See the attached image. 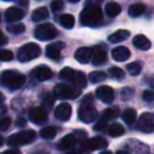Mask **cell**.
I'll return each mask as SVG.
<instances>
[{
	"instance_id": "obj_9",
	"label": "cell",
	"mask_w": 154,
	"mask_h": 154,
	"mask_svg": "<svg viewBox=\"0 0 154 154\" xmlns=\"http://www.w3.org/2000/svg\"><path fill=\"white\" fill-rule=\"evenodd\" d=\"M97 117V111L93 105H80L78 109V118L85 124H91Z\"/></svg>"
},
{
	"instance_id": "obj_38",
	"label": "cell",
	"mask_w": 154,
	"mask_h": 154,
	"mask_svg": "<svg viewBox=\"0 0 154 154\" xmlns=\"http://www.w3.org/2000/svg\"><path fill=\"white\" fill-rule=\"evenodd\" d=\"M12 119L9 116H5V117L1 118V122H0V130L1 131H7L9 129V127L11 126Z\"/></svg>"
},
{
	"instance_id": "obj_23",
	"label": "cell",
	"mask_w": 154,
	"mask_h": 154,
	"mask_svg": "<svg viewBox=\"0 0 154 154\" xmlns=\"http://www.w3.org/2000/svg\"><path fill=\"white\" fill-rule=\"evenodd\" d=\"M122 12V8L118 5L117 2H114V1H110L106 5V13L109 17H115L118 14H120Z\"/></svg>"
},
{
	"instance_id": "obj_45",
	"label": "cell",
	"mask_w": 154,
	"mask_h": 154,
	"mask_svg": "<svg viewBox=\"0 0 154 154\" xmlns=\"http://www.w3.org/2000/svg\"><path fill=\"white\" fill-rule=\"evenodd\" d=\"M103 0H87V5H99Z\"/></svg>"
},
{
	"instance_id": "obj_51",
	"label": "cell",
	"mask_w": 154,
	"mask_h": 154,
	"mask_svg": "<svg viewBox=\"0 0 154 154\" xmlns=\"http://www.w3.org/2000/svg\"><path fill=\"white\" fill-rule=\"evenodd\" d=\"M99 154H113L111 151H109V150H106V151H103V152H100Z\"/></svg>"
},
{
	"instance_id": "obj_6",
	"label": "cell",
	"mask_w": 154,
	"mask_h": 154,
	"mask_svg": "<svg viewBox=\"0 0 154 154\" xmlns=\"http://www.w3.org/2000/svg\"><path fill=\"white\" fill-rule=\"evenodd\" d=\"M34 35L38 40H52L57 36V30L54 26V24L45 22V23L39 24L36 26Z\"/></svg>"
},
{
	"instance_id": "obj_35",
	"label": "cell",
	"mask_w": 154,
	"mask_h": 154,
	"mask_svg": "<svg viewBox=\"0 0 154 154\" xmlns=\"http://www.w3.org/2000/svg\"><path fill=\"white\" fill-rule=\"evenodd\" d=\"M118 113H119V109L118 108H108L103 111V117L106 118L107 120L109 119H114L117 117Z\"/></svg>"
},
{
	"instance_id": "obj_16",
	"label": "cell",
	"mask_w": 154,
	"mask_h": 154,
	"mask_svg": "<svg viewBox=\"0 0 154 154\" xmlns=\"http://www.w3.org/2000/svg\"><path fill=\"white\" fill-rule=\"evenodd\" d=\"M108 61V55L107 52L101 47H95L93 49V57L92 62L94 66H103L107 63Z\"/></svg>"
},
{
	"instance_id": "obj_2",
	"label": "cell",
	"mask_w": 154,
	"mask_h": 154,
	"mask_svg": "<svg viewBox=\"0 0 154 154\" xmlns=\"http://www.w3.org/2000/svg\"><path fill=\"white\" fill-rule=\"evenodd\" d=\"M26 82V76L14 70L3 71L1 74V84L5 88L11 91L20 89Z\"/></svg>"
},
{
	"instance_id": "obj_5",
	"label": "cell",
	"mask_w": 154,
	"mask_h": 154,
	"mask_svg": "<svg viewBox=\"0 0 154 154\" xmlns=\"http://www.w3.org/2000/svg\"><path fill=\"white\" fill-rule=\"evenodd\" d=\"M54 95L59 99H74L80 95V89L74 85L58 84L54 88Z\"/></svg>"
},
{
	"instance_id": "obj_8",
	"label": "cell",
	"mask_w": 154,
	"mask_h": 154,
	"mask_svg": "<svg viewBox=\"0 0 154 154\" xmlns=\"http://www.w3.org/2000/svg\"><path fill=\"white\" fill-rule=\"evenodd\" d=\"M108 147V141L106 138L101 136H95L90 139H85L82 143V148L80 149L89 150V151H95V150L106 149Z\"/></svg>"
},
{
	"instance_id": "obj_50",
	"label": "cell",
	"mask_w": 154,
	"mask_h": 154,
	"mask_svg": "<svg viewBox=\"0 0 154 154\" xmlns=\"http://www.w3.org/2000/svg\"><path fill=\"white\" fill-rule=\"evenodd\" d=\"M1 109H2V110H1V113H2V114H5V112H7V107H5V103H2V107H1Z\"/></svg>"
},
{
	"instance_id": "obj_14",
	"label": "cell",
	"mask_w": 154,
	"mask_h": 154,
	"mask_svg": "<svg viewBox=\"0 0 154 154\" xmlns=\"http://www.w3.org/2000/svg\"><path fill=\"white\" fill-rule=\"evenodd\" d=\"M74 57L79 63H88L93 57V49L92 48H79L78 50H76L74 54Z\"/></svg>"
},
{
	"instance_id": "obj_30",
	"label": "cell",
	"mask_w": 154,
	"mask_h": 154,
	"mask_svg": "<svg viewBox=\"0 0 154 154\" xmlns=\"http://www.w3.org/2000/svg\"><path fill=\"white\" fill-rule=\"evenodd\" d=\"M106 78H107V75L105 72H101V71H94L89 75V80L92 84H98V82H103Z\"/></svg>"
},
{
	"instance_id": "obj_41",
	"label": "cell",
	"mask_w": 154,
	"mask_h": 154,
	"mask_svg": "<svg viewBox=\"0 0 154 154\" xmlns=\"http://www.w3.org/2000/svg\"><path fill=\"white\" fill-rule=\"evenodd\" d=\"M107 124H108V120L106 118H103V116L100 117V119L95 124L94 126V130L95 131H101V130H105V128L107 127Z\"/></svg>"
},
{
	"instance_id": "obj_1",
	"label": "cell",
	"mask_w": 154,
	"mask_h": 154,
	"mask_svg": "<svg viewBox=\"0 0 154 154\" xmlns=\"http://www.w3.org/2000/svg\"><path fill=\"white\" fill-rule=\"evenodd\" d=\"M103 19V14L99 5H87L80 13L79 21L87 26H96Z\"/></svg>"
},
{
	"instance_id": "obj_27",
	"label": "cell",
	"mask_w": 154,
	"mask_h": 154,
	"mask_svg": "<svg viewBox=\"0 0 154 154\" xmlns=\"http://www.w3.org/2000/svg\"><path fill=\"white\" fill-rule=\"evenodd\" d=\"M75 73H76V71L73 70L72 68L66 66V68H63L59 72V78H60V79H62V80H64V82H72L73 79H74Z\"/></svg>"
},
{
	"instance_id": "obj_19",
	"label": "cell",
	"mask_w": 154,
	"mask_h": 154,
	"mask_svg": "<svg viewBox=\"0 0 154 154\" xmlns=\"http://www.w3.org/2000/svg\"><path fill=\"white\" fill-rule=\"evenodd\" d=\"M133 45L135 48L139 50H143V51H147L151 48V42L150 40L145 36V35L138 34L133 38Z\"/></svg>"
},
{
	"instance_id": "obj_15",
	"label": "cell",
	"mask_w": 154,
	"mask_h": 154,
	"mask_svg": "<svg viewBox=\"0 0 154 154\" xmlns=\"http://www.w3.org/2000/svg\"><path fill=\"white\" fill-rule=\"evenodd\" d=\"M5 19L9 22H16L21 20L24 17V11L21 8L11 7L5 11Z\"/></svg>"
},
{
	"instance_id": "obj_31",
	"label": "cell",
	"mask_w": 154,
	"mask_h": 154,
	"mask_svg": "<svg viewBox=\"0 0 154 154\" xmlns=\"http://www.w3.org/2000/svg\"><path fill=\"white\" fill-rule=\"evenodd\" d=\"M40 136L45 139H53L57 134V131L54 127H45L40 130Z\"/></svg>"
},
{
	"instance_id": "obj_53",
	"label": "cell",
	"mask_w": 154,
	"mask_h": 154,
	"mask_svg": "<svg viewBox=\"0 0 154 154\" xmlns=\"http://www.w3.org/2000/svg\"><path fill=\"white\" fill-rule=\"evenodd\" d=\"M68 1H70V2H72V3H76V2H78V1H80V0H68Z\"/></svg>"
},
{
	"instance_id": "obj_42",
	"label": "cell",
	"mask_w": 154,
	"mask_h": 154,
	"mask_svg": "<svg viewBox=\"0 0 154 154\" xmlns=\"http://www.w3.org/2000/svg\"><path fill=\"white\" fill-rule=\"evenodd\" d=\"M143 99L146 101H154V91L146 90L143 93Z\"/></svg>"
},
{
	"instance_id": "obj_40",
	"label": "cell",
	"mask_w": 154,
	"mask_h": 154,
	"mask_svg": "<svg viewBox=\"0 0 154 154\" xmlns=\"http://www.w3.org/2000/svg\"><path fill=\"white\" fill-rule=\"evenodd\" d=\"M133 95H134V90H133L132 88L127 87V88H124L122 90V98L124 99V100H127V99L131 98Z\"/></svg>"
},
{
	"instance_id": "obj_18",
	"label": "cell",
	"mask_w": 154,
	"mask_h": 154,
	"mask_svg": "<svg viewBox=\"0 0 154 154\" xmlns=\"http://www.w3.org/2000/svg\"><path fill=\"white\" fill-rule=\"evenodd\" d=\"M34 74L39 82H45V80L51 79L52 70L47 66H38L34 70Z\"/></svg>"
},
{
	"instance_id": "obj_32",
	"label": "cell",
	"mask_w": 154,
	"mask_h": 154,
	"mask_svg": "<svg viewBox=\"0 0 154 154\" xmlns=\"http://www.w3.org/2000/svg\"><path fill=\"white\" fill-rule=\"evenodd\" d=\"M109 74L115 80H122L125 78V76H126L124 70H122L118 66H111L109 69Z\"/></svg>"
},
{
	"instance_id": "obj_3",
	"label": "cell",
	"mask_w": 154,
	"mask_h": 154,
	"mask_svg": "<svg viewBox=\"0 0 154 154\" xmlns=\"http://www.w3.org/2000/svg\"><path fill=\"white\" fill-rule=\"evenodd\" d=\"M35 139H36V132L34 130H24L12 134L8 138V145L11 147H19V146L33 143Z\"/></svg>"
},
{
	"instance_id": "obj_26",
	"label": "cell",
	"mask_w": 154,
	"mask_h": 154,
	"mask_svg": "<svg viewBox=\"0 0 154 154\" xmlns=\"http://www.w3.org/2000/svg\"><path fill=\"white\" fill-rule=\"evenodd\" d=\"M146 11V5L143 3H134V5H130L128 10V14L131 17H138L141 14H143Z\"/></svg>"
},
{
	"instance_id": "obj_21",
	"label": "cell",
	"mask_w": 154,
	"mask_h": 154,
	"mask_svg": "<svg viewBox=\"0 0 154 154\" xmlns=\"http://www.w3.org/2000/svg\"><path fill=\"white\" fill-rule=\"evenodd\" d=\"M130 36V32L127 30H118L115 33H113L112 35L109 36V41L111 43H118L122 42V41L126 40L127 38H129Z\"/></svg>"
},
{
	"instance_id": "obj_54",
	"label": "cell",
	"mask_w": 154,
	"mask_h": 154,
	"mask_svg": "<svg viewBox=\"0 0 154 154\" xmlns=\"http://www.w3.org/2000/svg\"><path fill=\"white\" fill-rule=\"evenodd\" d=\"M3 1H12V0H3Z\"/></svg>"
},
{
	"instance_id": "obj_10",
	"label": "cell",
	"mask_w": 154,
	"mask_h": 154,
	"mask_svg": "<svg viewBox=\"0 0 154 154\" xmlns=\"http://www.w3.org/2000/svg\"><path fill=\"white\" fill-rule=\"evenodd\" d=\"M29 118L33 124L41 125L47 122L48 119V112L45 108L43 107H34L31 108L29 111Z\"/></svg>"
},
{
	"instance_id": "obj_46",
	"label": "cell",
	"mask_w": 154,
	"mask_h": 154,
	"mask_svg": "<svg viewBox=\"0 0 154 154\" xmlns=\"http://www.w3.org/2000/svg\"><path fill=\"white\" fill-rule=\"evenodd\" d=\"M2 154H21V152L17 149H10V150H7L5 151Z\"/></svg>"
},
{
	"instance_id": "obj_17",
	"label": "cell",
	"mask_w": 154,
	"mask_h": 154,
	"mask_svg": "<svg viewBox=\"0 0 154 154\" xmlns=\"http://www.w3.org/2000/svg\"><path fill=\"white\" fill-rule=\"evenodd\" d=\"M131 56L130 50L127 47H117L115 49L112 50V57L116 61H126L127 59H129Z\"/></svg>"
},
{
	"instance_id": "obj_7",
	"label": "cell",
	"mask_w": 154,
	"mask_h": 154,
	"mask_svg": "<svg viewBox=\"0 0 154 154\" xmlns=\"http://www.w3.org/2000/svg\"><path fill=\"white\" fill-rule=\"evenodd\" d=\"M136 128L143 133L154 132V113L146 112V113L141 114L137 122Z\"/></svg>"
},
{
	"instance_id": "obj_43",
	"label": "cell",
	"mask_w": 154,
	"mask_h": 154,
	"mask_svg": "<svg viewBox=\"0 0 154 154\" xmlns=\"http://www.w3.org/2000/svg\"><path fill=\"white\" fill-rule=\"evenodd\" d=\"M93 100H94V97L92 94H87L86 96L82 98V105H93Z\"/></svg>"
},
{
	"instance_id": "obj_29",
	"label": "cell",
	"mask_w": 154,
	"mask_h": 154,
	"mask_svg": "<svg viewBox=\"0 0 154 154\" xmlns=\"http://www.w3.org/2000/svg\"><path fill=\"white\" fill-rule=\"evenodd\" d=\"M59 21L61 26L66 29H72L75 24V18L71 14H62L59 17Z\"/></svg>"
},
{
	"instance_id": "obj_13",
	"label": "cell",
	"mask_w": 154,
	"mask_h": 154,
	"mask_svg": "<svg viewBox=\"0 0 154 154\" xmlns=\"http://www.w3.org/2000/svg\"><path fill=\"white\" fill-rule=\"evenodd\" d=\"M64 47H66V45L62 41H56V42L51 43L45 48V55L51 59H58L60 57V52Z\"/></svg>"
},
{
	"instance_id": "obj_25",
	"label": "cell",
	"mask_w": 154,
	"mask_h": 154,
	"mask_svg": "<svg viewBox=\"0 0 154 154\" xmlns=\"http://www.w3.org/2000/svg\"><path fill=\"white\" fill-rule=\"evenodd\" d=\"M49 10L45 7L37 8L32 14V19L33 21H41V20L45 19L49 17Z\"/></svg>"
},
{
	"instance_id": "obj_28",
	"label": "cell",
	"mask_w": 154,
	"mask_h": 154,
	"mask_svg": "<svg viewBox=\"0 0 154 154\" xmlns=\"http://www.w3.org/2000/svg\"><path fill=\"white\" fill-rule=\"evenodd\" d=\"M109 135L112 137H118L125 134V128L119 122H114L109 127Z\"/></svg>"
},
{
	"instance_id": "obj_12",
	"label": "cell",
	"mask_w": 154,
	"mask_h": 154,
	"mask_svg": "<svg viewBox=\"0 0 154 154\" xmlns=\"http://www.w3.org/2000/svg\"><path fill=\"white\" fill-rule=\"evenodd\" d=\"M96 96L105 103H111L114 100V90L109 86H100L96 89Z\"/></svg>"
},
{
	"instance_id": "obj_37",
	"label": "cell",
	"mask_w": 154,
	"mask_h": 154,
	"mask_svg": "<svg viewBox=\"0 0 154 154\" xmlns=\"http://www.w3.org/2000/svg\"><path fill=\"white\" fill-rule=\"evenodd\" d=\"M64 7V3L62 0H53L51 2V10L54 13H57V12L61 11Z\"/></svg>"
},
{
	"instance_id": "obj_4",
	"label": "cell",
	"mask_w": 154,
	"mask_h": 154,
	"mask_svg": "<svg viewBox=\"0 0 154 154\" xmlns=\"http://www.w3.org/2000/svg\"><path fill=\"white\" fill-rule=\"evenodd\" d=\"M41 54V49L37 43L29 42L26 45H22L18 51V59L20 62H28L35 58L39 57Z\"/></svg>"
},
{
	"instance_id": "obj_48",
	"label": "cell",
	"mask_w": 154,
	"mask_h": 154,
	"mask_svg": "<svg viewBox=\"0 0 154 154\" xmlns=\"http://www.w3.org/2000/svg\"><path fill=\"white\" fill-rule=\"evenodd\" d=\"M7 42H8V38H7V36H5V34H3L2 32H1V45H7Z\"/></svg>"
},
{
	"instance_id": "obj_36",
	"label": "cell",
	"mask_w": 154,
	"mask_h": 154,
	"mask_svg": "<svg viewBox=\"0 0 154 154\" xmlns=\"http://www.w3.org/2000/svg\"><path fill=\"white\" fill-rule=\"evenodd\" d=\"M54 101H55V97H54L51 93L45 94V97H43V99H42L43 108H45V109H51L54 105Z\"/></svg>"
},
{
	"instance_id": "obj_11",
	"label": "cell",
	"mask_w": 154,
	"mask_h": 154,
	"mask_svg": "<svg viewBox=\"0 0 154 154\" xmlns=\"http://www.w3.org/2000/svg\"><path fill=\"white\" fill-rule=\"evenodd\" d=\"M54 115L57 119L61 122H68L72 115V107L68 103H62L56 107Z\"/></svg>"
},
{
	"instance_id": "obj_39",
	"label": "cell",
	"mask_w": 154,
	"mask_h": 154,
	"mask_svg": "<svg viewBox=\"0 0 154 154\" xmlns=\"http://www.w3.org/2000/svg\"><path fill=\"white\" fill-rule=\"evenodd\" d=\"M13 52L10 50H2L0 53V59L2 61H11L13 59Z\"/></svg>"
},
{
	"instance_id": "obj_20",
	"label": "cell",
	"mask_w": 154,
	"mask_h": 154,
	"mask_svg": "<svg viewBox=\"0 0 154 154\" xmlns=\"http://www.w3.org/2000/svg\"><path fill=\"white\" fill-rule=\"evenodd\" d=\"M77 141L76 135L74 133H71V134L66 135L64 137H62V139L59 143V148L61 150H68L71 149L72 147H74L75 143Z\"/></svg>"
},
{
	"instance_id": "obj_44",
	"label": "cell",
	"mask_w": 154,
	"mask_h": 154,
	"mask_svg": "<svg viewBox=\"0 0 154 154\" xmlns=\"http://www.w3.org/2000/svg\"><path fill=\"white\" fill-rule=\"evenodd\" d=\"M26 125V118L23 117H19L17 119V122H16V126L19 127V128H22V127H24Z\"/></svg>"
},
{
	"instance_id": "obj_34",
	"label": "cell",
	"mask_w": 154,
	"mask_h": 154,
	"mask_svg": "<svg viewBox=\"0 0 154 154\" xmlns=\"http://www.w3.org/2000/svg\"><path fill=\"white\" fill-rule=\"evenodd\" d=\"M127 71L132 76H137L141 72V64L137 61L131 62V63L127 64Z\"/></svg>"
},
{
	"instance_id": "obj_47",
	"label": "cell",
	"mask_w": 154,
	"mask_h": 154,
	"mask_svg": "<svg viewBox=\"0 0 154 154\" xmlns=\"http://www.w3.org/2000/svg\"><path fill=\"white\" fill-rule=\"evenodd\" d=\"M66 154H82V149H73L71 151H69Z\"/></svg>"
},
{
	"instance_id": "obj_52",
	"label": "cell",
	"mask_w": 154,
	"mask_h": 154,
	"mask_svg": "<svg viewBox=\"0 0 154 154\" xmlns=\"http://www.w3.org/2000/svg\"><path fill=\"white\" fill-rule=\"evenodd\" d=\"M116 154H129V153L127 151H124V150H120V151H117Z\"/></svg>"
},
{
	"instance_id": "obj_22",
	"label": "cell",
	"mask_w": 154,
	"mask_h": 154,
	"mask_svg": "<svg viewBox=\"0 0 154 154\" xmlns=\"http://www.w3.org/2000/svg\"><path fill=\"white\" fill-rule=\"evenodd\" d=\"M72 84L74 85L75 87H77L78 89L86 88L87 87V78H86L85 73L82 72V71H76Z\"/></svg>"
},
{
	"instance_id": "obj_24",
	"label": "cell",
	"mask_w": 154,
	"mask_h": 154,
	"mask_svg": "<svg viewBox=\"0 0 154 154\" xmlns=\"http://www.w3.org/2000/svg\"><path fill=\"white\" fill-rule=\"evenodd\" d=\"M136 115H137L136 111H135L133 108H128V109H126L124 111V113H122V118L127 125L131 126V125L134 124L135 120H136Z\"/></svg>"
},
{
	"instance_id": "obj_33",
	"label": "cell",
	"mask_w": 154,
	"mask_h": 154,
	"mask_svg": "<svg viewBox=\"0 0 154 154\" xmlns=\"http://www.w3.org/2000/svg\"><path fill=\"white\" fill-rule=\"evenodd\" d=\"M7 30L9 33L11 34H21L26 31V26H23L22 23H12V24H8Z\"/></svg>"
},
{
	"instance_id": "obj_49",
	"label": "cell",
	"mask_w": 154,
	"mask_h": 154,
	"mask_svg": "<svg viewBox=\"0 0 154 154\" xmlns=\"http://www.w3.org/2000/svg\"><path fill=\"white\" fill-rule=\"evenodd\" d=\"M17 2L19 3V5L21 7H26L29 5V0H17Z\"/></svg>"
}]
</instances>
